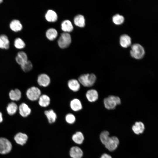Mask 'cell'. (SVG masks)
Returning <instances> with one entry per match:
<instances>
[{"mask_svg":"<svg viewBox=\"0 0 158 158\" xmlns=\"http://www.w3.org/2000/svg\"><path fill=\"white\" fill-rule=\"evenodd\" d=\"M103 103L107 109L111 110L114 109L117 105L121 104V101L118 96L111 95L104 99Z\"/></svg>","mask_w":158,"mask_h":158,"instance_id":"obj_1","label":"cell"},{"mask_svg":"<svg viewBox=\"0 0 158 158\" xmlns=\"http://www.w3.org/2000/svg\"><path fill=\"white\" fill-rule=\"evenodd\" d=\"M96 79V76L94 74L87 73L80 75L78 78V81L83 86L89 87L94 84Z\"/></svg>","mask_w":158,"mask_h":158,"instance_id":"obj_2","label":"cell"},{"mask_svg":"<svg viewBox=\"0 0 158 158\" xmlns=\"http://www.w3.org/2000/svg\"><path fill=\"white\" fill-rule=\"evenodd\" d=\"M130 53L131 56L133 58L140 59L144 57L145 54V50L141 45L135 43L132 45Z\"/></svg>","mask_w":158,"mask_h":158,"instance_id":"obj_3","label":"cell"},{"mask_svg":"<svg viewBox=\"0 0 158 158\" xmlns=\"http://www.w3.org/2000/svg\"><path fill=\"white\" fill-rule=\"evenodd\" d=\"M41 95V91L37 87L33 86L28 89L26 92L28 98L30 100L36 101L39 99Z\"/></svg>","mask_w":158,"mask_h":158,"instance_id":"obj_4","label":"cell"},{"mask_svg":"<svg viewBox=\"0 0 158 158\" xmlns=\"http://www.w3.org/2000/svg\"><path fill=\"white\" fill-rule=\"evenodd\" d=\"M12 148L11 143L9 140L5 138H0V154H7L11 151Z\"/></svg>","mask_w":158,"mask_h":158,"instance_id":"obj_5","label":"cell"},{"mask_svg":"<svg viewBox=\"0 0 158 158\" xmlns=\"http://www.w3.org/2000/svg\"><path fill=\"white\" fill-rule=\"evenodd\" d=\"M71 42L70 35L68 33L64 32L62 33L58 40L59 47L61 48L68 47Z\"/></svg>","mask_w":158,"mask_h":158,"instance_id":"obj_6","label":"cell"},{"mask_svg":"<svg viewBox=\"0 0 158 158\" xmlns=\"http://www.w3.org/2000/svg\"><path fill=\"white\" fill-rule=\"evenodd\" d=\"M119 143V140L117 137L112 136L110 137L104 145L106 148L109 150L112 151L116 149Z\"/></svg>","mask_w":158,"mask_h":158,"instance_id":"obj_7","label":"cell"},{"mask_svg":"<svg viewBox=\"0 0 158 158\" xmlns=\"http://www.w3.org/2000/svg\"><path fill=\"white\" fill-rule=\"evenodd\" d=\"M37 82L40 86L46 87L49 85L50 83V79L48 75L46 74L42 73L38 76Z\"/></svg>","mask_w":158,"mask_h":158,"instance_id":"obj_8","label":"cell"},{"mask_svg":"<svg viewBox=\"0 0 158 158\" xmlns=\"http://www.w3.org/2000/svg\"><path fill=\"white\" fill-rule=\"evenodd\" d=\"M98 93L95 90L92 89L88 90L86 94V97L88 100L91 102L96 101L98 98Z\"/></svg>","mask_w":158,"mask_h":158,"instance_id":"obj_9","label":"cell"},{"mask_svg":"<svg viewBox=\"0 0 158 158\" xmlns=\"http://www.w3.org/2000/svg\"><path fill=\"white\" fill-rule=\"evenodd\" d=\"M19 113L20 115L23 117H26L31 112V109L28 105L25 103H21L18 107Z\"/></svg>","mask_w":158,"mask_h":158,"instance_id":"obj_10","label":"cell"},{"mask_svg":"<svg viewBox=\"0 0 158 158\" xmlns=\"http://www.w3.org/2000/svg\"><path fill=\"white\" fill-rule=\"evenodd\" d=\"M119 43L121 47L126 48L129 47L131 44V40L128 35L124 34L121 35L119 39Z\"/></svg>","mask_w":158,"mask_h":158,"instance_id":"obj_11","label":"cell"},{"mask_svg":"<svg viewBox=\"0 0 158 158\" xmlns=\"http://www.w3.org/2000/svg\"><path fill=\"white\" fill-rule=\"evenodd\" d=\"M28 139L27 135L22 133H17L14 137V139L16 142L21 145H23L26 142Z\"/></svg>","mask_w":158,"mask_h":158,"instance_id":"obj_12","label":"cell"},{"mask_svg":"<svg viewBox=\"0 0 158 158\" xmlns=\"http://www.w3.org/2000/svg\"><path fill=\"white\" fill-rule=\"evenodd\" d=\"M83 154L82 150L78 147H73L70 151V156L72 158H81Z\"/></svg>","mask_w":158,"mask_h":158,"instance_id":"obj_13","label":"cell"},{"mask_svg":"<svg viewBox=\"0 0 158 158\" xmlns=\"http://www.w3.org/2000/svg\"><path fill=\"white\" fill-rule=\"evenodd\" d=\"M69 88L73 92L78 91L80 88V83L75 79H71L69 80L68 83Z\"/></svg>","mask_w":158,"mask_h":158,"instance_id":"obj_14","label":"cell"},{"mask_svg":"<svg viewBox=\"0 0 158 158\" xmlns=\"http://www.w3.org/2000/svg\"><path fill=\"white\" fill-rule=\"evenodd\" d=\"M132 129L136 134L139 135L142 133L145 129L144 125L142 122H136L132 126Z\"/></svg>","mask_w":158,"mask_h":158,"instance_id":"obj_15","label":"cell"},{"mask_svg":"<svg viewBox=\"0 0 158 158\" xmlns=\"http://www.w3.org/2000/svg\"><path fill=\"white\" fill-rule=\"evenodd\" d=\"M70 106L71 109L75 111L81 110L82 108L81 102L79 99L76 98L71 100L70 103Z\"/></svg>","mask_w":158,"mask_h":158,"instance_id":"obj_16","label":"cell"},{"mask_svg":"<svg viewBox=\"0 0 158 158\" xmlns=\"http://www.w3.org/2000/svg\"><path fill=\"white\" fill-rule=\"evenodd\" d=\"M10 99L13 101H18L21 98V93L18 89H16L11 90L9 93Z\"/></svg>","mask_w":158,"mask_h":158,"instance_id":"obj_17","label":"cell"},{"mask_svg":"<svg viewBox=\"0 0 158 158\" xmlns=\"http://www.w3.org/2000/svg\"><path fill=\"white\" fill-rule=\"evenodd\" d=\"M38 99L39 104L42 107H47L49 105L50 103V98L47 95H41Z\"/></svg>","mask_w":158,"mask_h":158,"instance_id":"obj_18","label":"cell"},{"mask_svg":"<svg viewBox=\"0 0 158 158\" xmlns=\"http://www.w3.org/2000/svg\"><path fill=\"white\" fill-rule=\"evenodd\" d=\"M16 60L18 64L21 65L28 61L27 56L24 52L20 51L16 57Z\"/></svg>","mask_w":158,"mask_h":158,"instance_id":"obj_19","label":"cell"},{"mask_svg":"<svg viewBox=\"0 0 158 158\" xmlns=\"http://www.w3.org/2000/svg\"><path fill=\"white\" fill-rule=\"evenodd\" d=\"M9 47V41L7 36L5 35H0V48L8 49Z\"/></svg>","mask_w":158,"mask_h":158,"instance_id":"obj_20","label":"cell"},{"mask_svg":"<svg viewBox=\"0 0 158 158\" xmlns=\"http://www.w3.org/2000/svg\"><path fill=\"white\" fill-rule=\"evenodd\" d=\"M10 27L13 31L17 32L21 30L22 29V25L20 22L17 20L12 21L10 24Z\"/></svg>","mask_w":158,"mask_h":158,"instance_id":"obj_21","label":"cell"},{"mask_svg":"<svg viewBox=\"0 0 158 158\" xmlns=\"http://www.w3.org/2000/svg\"><path fill=\"white\" fill-rule=\"evenodd\" d=\"M44 113L49 123H51L55 121L57 118V116L53 110H46Z\"/></svg>","mask_w":158,"mask_h":158,"instance_id":"obj_22","label":"cell"},{"mask_svg":"<svg viewBox=\"0 0 158 158\" xmlns=\"http://www.w3.org/2000/svg\"><path fill=\"white\" fill-rule=\"evenodd\" d=\"M61 27L62 30L65 32H71L73 29L71 23L68 20L64 21L61 24Z\"/></svg>","mask_w":158,"mask_h":158,"instance_id":"obj_23","label":"cell"},{"mask_svg":"<svg viewBox=\"0 0 158 158\" xmlns=\"http://www.w3.org/2000/svg\"><path fill=\"white\" fill-rule=\"evenodd\" d=\"M45 18L50 22H54L57 19V16L55 12L52 10H48L45 15Z\"/></svg>","mask_w":158,"mask_h":158,"instance_id":"obj_24","label":"cell"},{"mask_svg":"<svg viewBox=\"0 0 158 158\" xmlns=\"http://www.w3.org/2000/svg\"><path fill=\"white\" fill-rule=\"evenodd\" d=\"M72 139L76 143L80 144L84 140V137L83 133L80 132H76L72 137Z\"/></svg>","mask_w":158,"mask_h":158,"instance_id":"obj_25","label":"cell"},{"mask_svg":"<svg viewBox=\"0 0 158 158\" xmlns=\"http://www.w3.org/2000/svg\"><path fill=\"white\" fill-rule=\"evenodd\" d=\"M18 109L17 104L14 102L8 104L6 107V110L8 114L12 115L15 114Z\"/></svg>","mask_w":158,"mask_h":158,"instance_id":"obj_26","label":"cell"},{"mask_svg":"<svg viewBox=\"0 0 158 158\" xmlns=\"http://www.w3.org/2000/svg\"><path fill=\"white\" fill-rule=\"evenodd\" d=\"M85 20L84 16L81 15L76 16L74 19L75 24L80 27H83L85 25Z\"/></svg>","mask_w":158,"mask_h":158,"instance_id":"obj_27","label":"cell"},{"mask_svg":"<svg viewBox=\"0 0 158 158\" xmlns=\"http://www.w3.org/2000/svg\"><path fill=\"white\" fill-rule=\"evenodd\" d=\"M57 31L53 28L49 29L46 32V35L47 38L50 40H53L55 39L57 37Z\"/></svg>","mask_w":158,"mask_h":158,"instance_id":"obj_28","label":"cell"},{"mask_svg":"<svg viewBox=\"0 0 158 158\" xmlns=\"http://www.w3.org/2000/svg\"><path fill=\"white\" fill-rule=\"evenodd\" d=\"M112 20L115 24L119 25L123 23L124 21V18L122 15L119 14H116L112 17Z\"/></svg>","mask_w":158,"mask_h":158,"instance_id":"obj_29","label":"cell"},{"mask_svg":"<svg viewBox=\"0 0 158 158\" xmlns=\"http://www.w3.org/2000/svg\"><path fill=\"white\" fill-rule=\"evenodd\" d=\"M109 133L107 131H104L100 135V139L102 143L104 145L107 142L110 137Z\"/></svg>","mask_w":158,"mask_h":158,"instance_id":"obj_30","label":"cell"},{"mask_svg":"<svg viewBox=\"0 0 158 158\" xmlns=\"http://www.w3.org/2000/svg\"><path fill=\"white\" fill-rule=\"evenodd\" d=\"M20 66L22 70L25 72L29 71L32 70L33 67L32 63L28 60Z\"/></svg>","mask_w":158,"mask_h":158,"instance_id":"obj_31","label":"cell"},{"mask_svg":"<svg viewBox=\"0 0 158 158\" xmlns=\"http://www.w3.org/2000/svg\"><path fill=\"white\" fill-rule=\"evenodd\" d=\"M15 47L17 48L21 49L24 48L25 46L24 42L20 38L16 39L14 42Z\"/></svg>","mask_w":158,"mask_h":158,"instance_id":"obj_32","label":"cell"},{"mask_svg":"<svg viewBox=\"0 0 158 158\" xmlns=\"http://www.w3.org/2000/svg\"><path fill=\"white\" fill-rule=\"evenodd\" d=\"M65 120L67 122L70 124H73L75 121L74 115L71 114H67L65 117Z\"/></svg>","mask_w":158,"mask_h":158,"instance_id":"obj_33","label":"cell"},{"mask_svg":"<svg viewBox=\"0 0 158 158\" xmlns=\"http://www.w3.org/2000/svg\"><path fill=\"white\" fill-rule=\"evenodd\" d=\"M100 158H112L109 155L106 153L103 154Z\"/></svg>","mask_w":158,"mask_h":158,"instance_id":"obj_34","label":"cell"},{"mask_svg":"<svg viewBox=\"0 0 158 158\" xmlns=\"http://www.w3.org/2000/svg\"><path fill=\"white\" fill-rule=\"evenodd\" d=\"M3 120L2 115L1 112H0V123H1Z\"/></svg>","mask_w":158,"mask_h":158,"instance_id":"obj_35","label":"cell"},{"mask_svg":"<svg viewBox=\"0 0 158 158\" xmlns=\"http://www.w3.org/2000/svg\"><path fill=\"white\" fill-rule=\"evenodd\" d=\"M3 1L2 0H0V4Z\"/></svg>","mask_w":158,"mask_h":158,"instance_id":"obj_36","label":"cell"}]
</instances>
